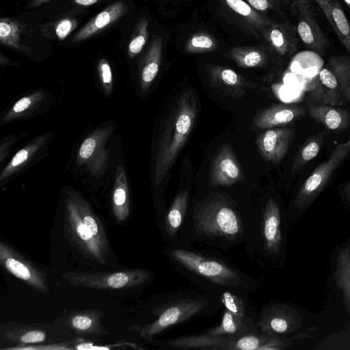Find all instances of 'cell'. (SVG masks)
<instances>
[{
	"mask_svg": "<svg viewBox=\"0 0 350 350\" xmlns=\"http://www.w3.org/2000/svg\"><path fill=\"white\" fill-rule=\"evenodd\" d=\"M257 11L265 12L275 8L277 0H244Z\"/></svg>",
	"mask_w": 350,
	"mask_h": 350,
	"instance_id": "36",
	"label": "cell"
},
{
	"mask_svg": "<svg viewBox=\"0 0 350 350\" xmlns=\"http://www.w3.org/2000/svg\"><path fill=\"white\" fill-rule=\"evenodd\" d=\"M345 195L348 199V200L350 202V182H349L344 189Z\"/></svg>",
	"mask_w": 350,
	"mask_h": 350,
	"instance_id": "43",
	"label": "cell"
},
{
	"mask_svg": "<svg viewBox=\"0 0 350 350\" xmlns=\"http://www.w3.org/2000/svg\"><path fill=\"white\" fill-rule=\"evenodd\" d=\"M321 9L338 40L350 54V24L338 0H313Z\"/></svg>",
	"mask_w": 350,
	"mask_h": 350,
	"instance_id": "17",
	"label": "cell"
},
{
	"mask_svg": "<svg viewBox=\"0 0 350 350\" xmlns=\"http://www.w3.org/2000/svg\"><path fill=\"white\" fill-rule=\"evenodd\" d=\"M208 75L217 87L237 98L243 95L247 86V81L242 76L227 67L211 66Z\"/></svg>",
	"mask_w": 350,
	"mask_h": 350,
	"instance_id": "22",
	"label": "cell"
},
{
	"mask_svg": "<svg viewBox=\"0 0 350 350\" xmlns=\"http://www.w3.org/2000/svg\"><path fill=\"white\" fill-rule=\"evenodd\" d=\"M0 262L8 272L34 289L42 293L49 291L43 274L3 241L0 243Z\"/></svg>",
	"mask_w": 350,
	"mask_h": 350,
	"instance_id": "8",
	"label": "cell"
},
{
	"mask_svg": "<svg viewBox=\"0 0 350 350\" xmlns=\"http://www.w3.org/2000/svg\"><path fill=\"white\" fill-rule=\"evenodd\" d=\"M244 180L243 171L231 146L228 144H224L213 158L209 172V185L228 187Z\"/></svg>",
	"mask_w": 350,
	"mask_h": 350,
	"instance_id": "9",
	"label": "cell"
},
{
	"mask_svg": "<svg viewBox=\"0 0 350 350\" xmlns=\"http://www.w3.org/2000/svg\"><path fill=\"white\" fill-rule=\"evenodd\" d=\"M347 278H350L349 276L347 275L346 276ZM345 293H346V295H347V296L349 297L348 298L349 299L350 298V284H349L346 288H344Z\"/></svg>",
	"mask_w": 350,
	"mask_h": 350,
	"instance_id": "44",
	"label": "cell"
},
{
	"mask_svg": "<svg viewBox=\"0 0 350 350\" xmlns=\"http://www.w3.org/2000/svg\"><path fill=\"white\" fill-rule=\"evenodd\" d=\"M78 209L84 223L90 228L96 239L107 247L105 233L99 220L93 214L88 212L87 210L83 211L79 208Z\"/></svg>",
	"mask_w": 350,
	"mask_h": 350,
	"instance_id": "32",
	"label": "cell"
},
{
	"mask_svg": "<svg viewBox=\"0 0 350 350\" xmlns=\"http://www.w3.org/2000/svg\"><path fill=\"white\" fill-rule=\"evenodd\" d=\"M306 90L317 102L334 106L345 104L339 91L336 78L328 68L320 70L308 84Z\"/></svg>",
	"mask_w": 350,
	"mask_h": 350,
	"instance_id": "15",
	"label": "cell"
},
{
	"mask_svg": "<svg viewBox=\"0 0 350 350\" xmlns=\"http://www.w3.org/2000/svg\"><path fill=\"white\" fill-rule=\"evenodd\" d=\"M308 111L313 119L330 130L342 129L350 124V113L334 105L310 103Z\"/></svg>",
	"mask_w": 350,
	"mask_h": 350,
	"instance_id": "20",
	"label": "cell"
},
{
	"mask_svg": "<svg viewBox=\"0 0 350 350\" xmlns=\"http://www.w3.org/2000/svg\"><path fill=\"white\" fill-rule=\"evenodd\" d=\"M28 155L29 152L27 150L22 149L19 150L12 159V162L7 168V170L9 169L10 167H14L21 165L28 158Z\"/></svg>",
	"mask_w": 350,
	"mask_h": 350,
	"instance_id": "38",
	"label": "cell"
},
{
	"mask_svg": "<svg viewBox=\"0 0 350 350\" xmlns=\"http://www.w3.org/2000/svg\"><path fill=\"white\" fill-rule=\"evenodd\" d=\"M281 213L276 201L270 198L266 202L260 229L261 246L265 254L278 255L282 247Z\"/></svg>",
	"mask_w": 350,
	"mask_h": 350,
	"instance_id": "10",
	"label": "cell"
},
{
	"mask_svg": "<svg viewBox=\"0 0 350 350\" xmlns=\"http://www.w3.org/2000/svg\"><path fill=\"white\" fill-rule=\"evenodd\" d=\"M51 0H33L31 6V7H37L40 5L41 4L49 1Z\"/></svg>",
	"mask_w": 350,
	"mask_h": 350,
	"instance_id": "42",
	"label": "cell"
},
{
	"mask_svg": "<svg viewBox=\"0 0 350 350\" xmlns=\"http://www.w3.org/2000/svg\"><path fill=\"white\" fill-rule=\"evenodd\" d=\"M68 228L72 238L89 256L102 264H106V248L94 237L83 221L77 206L71 204L68 208Z\"/></svg>",
	"mask_w": 350,
	"mask_h": 350,
	"instance_id": "12",
	"label": "cell"
},
{
	"mask_svg": "<svg viewBox=\"0 0 350 350\" xmlns=\"http://www.w3.org/2000/svg\"><path fill=\"white\" fill-rule=\"evenodd\" d=\"M206 305V301L202 299L176 300L163 310L157 321L142 328L141 336L147 340H152L154 336L170 326L182 323L199 314L204 310Z\"/></svg>",
	"mask_w": 350,
	"mask_h": 350,
	"instance_id": "7",
	"label": "cell"
},
{
	"mask_svg": "<svg viewBox=\"0 0 350 350\" xmlns=\"http://www.w3.org/2000/svg\"><path fill=\"white\" fill-rule=\"evenodd\" d=\"M328 68L336 78L345 104L350 105V59L344 55L332 56L328 61Z\"/></svg>",
	"mask_w": 350,
	"mask_h": 350,
	"instance_id": "24",
	"label": "cell"
},
{
	"mask_svg": "<svg viewBox=\"0 0 350 350\" xmlns=\"http://www.w3.org/2000/svg\"><path fill=\"white\" fill-rule=\"evenodd\" d=\"M170 257L191 273L224 287L242 291L248 277L214 258L182 249L170 250Z\"/></svg>",
	"mask_w": 350,
	"mask_h": 350,
	"instance_id": "3",
	"label": "cell"
},
{
	"mask_svg": "<svg viewBox=\"0 0 350 350\" xmlns=\"http://www.w3.org/2000/svg\"><path fill=\"white\" fill-rule=\"evenodd\" d=\"M30 104V98L29 97H23L15 103L13 110L16 113H20L28 108Z\"/></svg>",
	"mask_w": 350,
	"mask_h": 350,
	"instance_id": "40",
	"label": "cell"
},
{
	"mask_svg": "<svg viewBox=\"0 0 350 350\" xmlns=\"http://www.w3.org/2000/svg\"><path fill=\"white\" fill-rule=\"evenodd\" d=\"M189 202L187 190L180 191L174 198L164 221V230L167 236L174 237L183 224Z\"/></svg>",
	"mask_w": 350,
	"mask_h": 350,
	"instance_id": "23",
	"label": "cell"
},
{
	"mask_svg": "<svg viewBox=\"0 0 350 350\" xmlns=\"http://www.w3.org/2000/svg\"><path fill=\"white\" fill-rule=\"evenodd\" d=\"M20 27L18 23L8 19L0 21V41L3 44L18 49L20 46Z\"/></svg>",
	"mask_w": 350,
	"mask_h": 350,
	"instance_id": "30",
	"label": "cell"
},
{
	"mask_svg": "<svg viewBox=\"0 0 350 350\" xmlns=\"http://www.w3.org/2000/svg\"><path fill=\"white\" fill-rule=\"evenodd\" d=\"M284 345L276 336L255 331L231 340L230 350H277L284 349Z\"/></svg>",
	"mask_w": 350,
	"mask_h": 350,
	"instance_id": "21",
	"label": "cell"
},
{
	"mask_svg": "<svg viewBox=\"0 0 350 350\" xmlns=\"http://www.w3.org/2000/svg\"><path fill=\"white\" fill-rule=\"evenodd\" d=\"M294 135V130L290 128L267 129L256 139L260 154L266 161L279 164L284 158Z\"/></svg>",
	"mask_w": 350,
	"mask_h": 350,
	"instance_id": "13",
	"label": "cell"
},
{
	"mask_svg": "<svg viewBox=\"0 0 350 350\" xmlns=\"http://www.w3.org/2000/svg\"><path fill=\"white\" fill-rule=\"evenodd\" d=\"M197 116V105L190 91L183 92L171 113L163 133L156 162L155 183H161L185 146Z\"/></svg>",
	"mask_w": 350,
	"mask_h": 350,
	"instance_id": "2",
	"label": "cell"
},
{
	"mask_svg": "<svg viewBox=\"0 0 350 350\" xmlns=\"http://www.w3.org/2000/svg\"><path fill=\"white\" fill-rule=\"evenodd\" d=\"M232 59L240 67L248 68L261 66L266 62V55L256 47L239 46L230 51Z\"/></svg>",
	"mask_w": 350,
	"mask_h": 350,
	"instance_id": "27",
	"label": "cell"
},
{
	"mask_svg": "<svg viewBox=\"0 0 350 350\" xmlns=\"http://www.w3.org/2000/svg\"><path fill=\"white\" fill-rule=\"evenodd\" d=\"M234 13L240 16L246 23L258 31H263L273 22L262 16L244 0H223Z\"/></svg>",
	"mask_w": 350,
	"mask_h": 350,
	"instance_id": "25",
	"label": "cell"
},
{
	"mask_svg": "<svg viewBox=\"0 0 350 350\" xmlns=\"http://www.w3.org/2000/svg\"><path fill=\"white\" fill-rule=\"evenodd\" d=\"M220 300L224 311L221 321L206 334L213 336H225L231 340L246 334L257 331L254 323L247 315L243 300L230 291L221 295Z\"/></svg>",
	"mask_w": 350,
	"mask_h": 350,
	"instance_id": "4",
	"label": "cell"
},
{
	"mask_svg": "<svg viewBox=\"0 0 350 350\" xmlns=\"http://www.w3.org/2000/svg\"><path fill=\"white\" fill-rule=\"evenodd\" d=\"M70 324L78 331L86 332L93 328L94 321L92 317L86 314H79L70 319Z\"/></svg>",
	"mask_w": 350,
	"mask_h": 350,
	"instance_id": "33",
	"label": "cell"
},
{
	"mask_svg": "<svg viewBox=\"0 0 350 350\" xmlns=\"http://www.w3.org/2000/svg\"><path fill=\"white\" fill-rule=\"evenodd\" d=\"M162 46V38L155 37L146 53L142 70V81L144 87H148L157 75L161 62Z\"/></svg>",
	"mask_w": 350,
	"mask_h": 350,
	"instance_id": "26",
	"label": "cell"
},
{
	"mask_svg": "<svg viewBox=\"0 0 350 350\" xmlns=\"http://www.w3.org/2000/svg\"><path fill=\"white\" fill-rule=\"evenodd\" d=\"M263 33L271 46L280 55H291L297 49L299 38L296 27L291 24L273 22Z\"/></svg>",
	"mask_w": 350,
	"mask_h": 350,
	"instance_id": "16",
	"label": "cell"
},
{
	"mask_svg": "<svg viewBox=\"0 0 350 350\" xmlns=\"http://www.w3.org/2000/svg\"><path fill=\"white\" fill-rule=\"evenodd\" d=\"M127 12L123 1H117L97 14L74 36L73 42L85 40L114 23Z\"/></svg>",
	"mask_w": 350,
	"mask_h": 350,
	"instance_id": "19",
	"label": "cell"
},
{
	"mask_svg": "<svg viewBox=\"0 0 350 350\" xmlns=\"http://www.w3.org/2000/svg\"><path fill=\"white\" fill-rule=\"evenodd\" d=\"M231 340L225 336H213L208 334L188 336L164 342V348L230 350Z\"/></svg>",
	"mask_w": 350,
	"mask_h": 350,
	"instance_id": "18",
	"label": "cell"
},
{
	"mask_svg": "<svg viewBox=\"0 0 350 350\" xmlns=\"http://www.w3.org/2000/svg\"><path fill=\"white\" fill-rule=\"evenodd\" d=\"M349 152L350 138L334 148L328 159L318 165L300 187L295 200L296 207L302 210L315 199Z\"/></svg>",
	"mask_w": 350,
	"mask_h": 350,
	"instance_id": "5",
	"label": "cell"
},
{
	"mask_svg": "<svg viewBox=\"0 0 350 350\" xmlns=\"http://www.w3.org/2000/svg\"><path fill=\"white\" fill-rule=\"evenodd\" d=\"M46 339V334L41 330H31L23 334L19 341L23 344L38 343Z\"/></svg>",
	"mask_w": 350,
	"mask_h": 350,
	"instance_id": "34",
	"label": "cell"
},
{
	"mask_svg": "<svg viewBox=\"0 0 350 350\" xmlns=\"http://www.w3.org/2000/svg\"><path fill=\"white\" fill-rule=\"evenodd\" d=\"M305 113V109L299 105L278 104L256 113L253 118L252 124L260 129H273L291 123Z\"/></svg>",
	"mask_w": 350,
	"mask_h": 350,
	"instance_id": "14",
	"label": "cell"
},
{
	"mask_svg": "<svg viewBox=\"0 0 350 350\" xmlns=\"http://www.w3.org/2000/svg\"><path fill=\"white\" fill-rule=\"evenodd\" d=\"M75 1L81 5H90L94 4L98 0H75Z\"/></svg>",
	"mask_w": 350,
	"mask_h": 350,
	"instance_id": "41",
	"label": "cell"
},
{
	"mask_svg": "<svg viewBox=\"0 0 350 350\" xmlns=\"http://www.w3.org/2000/svg\"><path fill=\"white\" fill-rule=\"evenodd\" d=\"M217 47L216 39L207 32L193 34L187 41L185 50L190 53H202L212 51Z\"/></svg>",
	"mask_w": 350,
	"mask_h": 350,
	"instance_id": "29",
	"label": "cell"
},
{
	"mask_svg": "<svg viewBox=\"0 0 350 350\" xmlns=\"http://www.w3.org/2000/svg\"><path fill=\"white\" fill-rule=\"evenodd\" d=\"M306 1H310V2L311 1H313V0H306Z\"/></svg>",
	"mask_w": 350,
	"mask_h": 350,
	"instance_id": "45",
	"label": "cell"
},
{
	"mask_svg": "<svg viewBox=\"0 0 350 350\" xmlns=\"http://www.w3.org/2000/svg\"><path fill=\"white\" fill-rule=\"evenodd\" d=\"M323 141V135L321 133L312 137L301 147L293 162L291 170L292 174L301 169L306 163L313 159L318 154Z\"/></svg>",
	"mask_w": 350,
	"mask_h": 350,
	"instance_id": "28",
	"label": "cell"
},
{
	"mask_svg": "<svg viewBox=\"0 0 350 350\" xmlns=\"http://www.w3.org/2000/svg\"><path fill=\"white\" fill-rule=\"evenodd\" d=\"M74 29V23L68 18L61 21L57 25L55 33L59 40L64 39Z\"/></svg>",
	"mask_w": 350,
	"mask_h": 350,
	"instance_id": "35",
	"label": "cell"
},
{
	"mask_svg": "<svg viewBox=\"0 0 350 350\" xmlns=\"http://www.w3.org/2000/svg\"><path fill=\"white\" fill-rule=\"evenodd\" d=\"M195 232L209 241L237 243L243 241L245 224L238 210L226 198L209 196L195 208L193 214Z\"/></svg>",
	"mask_w": 350,
	"mask_h": 350,
	"instance_id": "1",
	"label": "cell"
},
{
	"mask_svg": "<svg viewBox=\"0 0 350 350\" xmlns=\"http://www.w3.org/2000/svg\"><path fill=\"white\" fill-rule=\"evenodd\" d=\"M297 13V33L301 42L309 49L319 53L328 46V41L316 21L310 1L295 0Z\"/></svg>",
	"mask_w": 350,
	"mask_h": 350,
	"instance_id": "11",
	"label": "cell"
},
{
	"mask_svg": "<svg viewBox=\"0 0 350 350\" xmlns=\"http://www.w3.org/2000/svg\"><path fill=\"white\" fill-rule=\"evenodd\" d=\"M150 273L134 269L112 273H66L63 275L70 284L99 289L131 288L145 283Z\"/></svg>",
	"mask_w": 350,
	"mask_h": 350,
	"instance_id": "6",
	"label": "cell"
},
{
	"mask_svg": "<svg viewBox=\"0 0 350 350\" xmlns=\"http://www.w3.org/2000/svg\"><path fill=\"white\" fill-rule=\"evenodd\" d=\"M148 21L146 18H141L137 25L136 34L129 45V54L133 57L141 52L144 48L148 36Z\"/></svg>",
	"mask_w": 350,
	"mask_h": 350,
	"instance_id": "31",
	"label": "cell"
},
{
	"mask_svg": "<svg viewBox=\"0 0 350 350\" xmlns=\"http://www.w3.org/2000/svg\"><path fill=\"white\" fill-rule=\"evenodd\" d=\"M100 70L103 81L105 83H109L111 81V72L109 64L103 60L100 62Z\"/></svg>",
	"mask_w": 350,
	"mask_h": 350,
	"instance_id": "39",
	"label": "cell"
},
{
	"mask_svg": "<svg viewBox=\"0 0 350 350\" xmlns=\"http://www.w3.org/2000/svg\"><path fill=\"white\" fill-rule=\"evenodd\" d=\"M96 147V142L94 138H87L81 144L79 149V155L83 159L89 158L93 153Z\"/></svg>",
	"mask_w": 350,
	"mask_h": 350,
	"instance_id": "37",
	"label": "cell"
}]
</instances>
